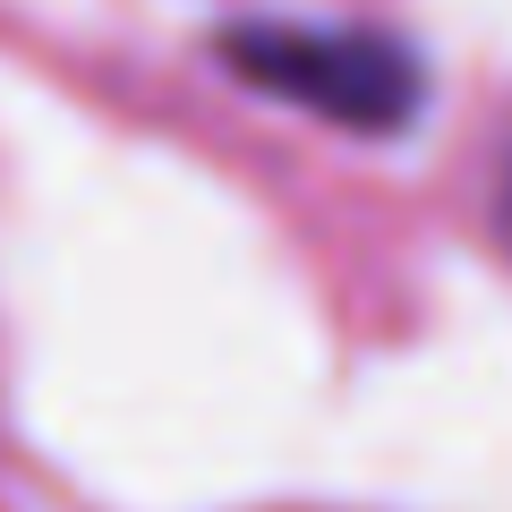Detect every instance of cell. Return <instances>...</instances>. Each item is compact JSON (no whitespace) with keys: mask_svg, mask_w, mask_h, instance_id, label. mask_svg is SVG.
Returning a JSON list of instances; mask_svg holds the SVG:
<instances>
[{"mask_svg":"<svg viewBox=\"0 0 512 512\" xmlns=\"http://www.w3.org/2000/svg\"><path fill=\"white\" fill-rule=\"evenodd\" d=\"M222 60L248 86L316 111L342 128H402L427 103V60L393 26H350V18H231Z\"/></svg>","mask_w":512,"mask_h":512,"instance_id":"1","label":"cell"},{"mask_svg":"<svg viewBox=\"0 0 512 512\" xmlns=\"http://www.w3.org/2000/svg\"><path fill=\"white\" fill-rule=\"evenodd\" d=\"M487 214H495V239L512 248V120L495 128V154H487Z\"/></svg>","mask_w":512,"mask_h":512,"instance_id":"2","label":"cell"}]
</instances>
